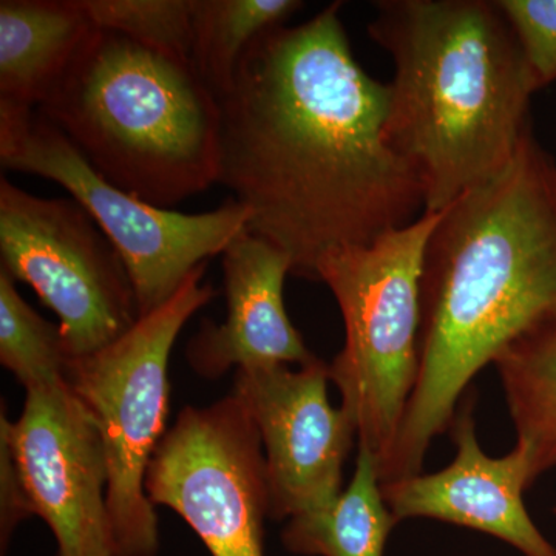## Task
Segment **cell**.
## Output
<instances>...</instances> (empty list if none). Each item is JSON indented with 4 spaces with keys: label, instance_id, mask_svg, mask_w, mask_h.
<instances>
[{
    "label": "cell",
    "instance_id": "cell-1",
    "mask_svg": "<svg viewBox=\"0 0 556 556\" xmlns=\"http://www.w3.org/2000/svg\"><path fill=\"white\" fill-rule=\"evenodd\" d=\"M340 11L260 36L218 100L219 185L248 208L249 232L316 281L327 255L426 212L419 179L388 142V84L358 64Z\"/></svg>",
    "mask_w": 556,
    "mask_h": 556
},
{
    "label": "cell",
    "instance_id": "cell-20",
    "mask_svg": "<svg viewBox=\"0 0 556 556\" xmlns=\"http://www.w3.org/2000/svg\"><path fill=\"white\" fill-rule=\"evenodd\" d=\"M519 40L538 90L556 80V0H497Z\"/></svg>",
    "mask_w": 556,
    "mask_h": 556
},
{
    "label": "cell",
    "instance_id": "cell-2",
    "mask_svg": "<svg viewBox=\"0 0 556 556\" xmlns=\"http://www.w3.org/2000/svg\"><path fill=\"white\" fill-rule=\"evenodd\" d=\"M439 217L420 278L419 375L380 481L422 473L471 380L556 325V161L533 137Z\"/></svg>",
    "mask_w": 556,
    "mask_h": 556
},
{
    "label": "cell",
    "instance_id": "cell-8",
    "mask_svg": "<svg viewBox=\"0 0 556 556\" xmlns=\"http://www.w3.org/2000/svg\"><path fill=\"white\" fill-rule=\"evenodd\" d=\"M0 258L58 318L70 358L119 339L139 318L123 258L78 201L0 181Z\"/></svg>",
    "mask_w": 556,
    "mask_h": 556
},
{
    "label": "cell",
    "instance_id": "cell-7",
    "mask_svg": "<svg viewBox=\"0 0 556 556\" xmlns=\"http://www.w3.org/2000/svg\"><path fill=\"white\" fill-rule=\"evenodd\" d=\"M0 164L56 182L89 212L126 265L139 317L160 308L193 270L248 230V208L233 199L211 212L182 214L116 188L38 109L0 102Z\"/></svg>",
    "mask_w": 556,
    "mask_h": 556
},
{
    "label": "cell",
    "instance_id": "cell-13",
    "mask_svg": "<svg viewBox=\"0 0 556 556\" xmlns=\"http://www.w3.org/2000/svg\"><path fill=\"white\" fill-rule=\"evenodd\" d=\"M226 318L204 320L186 357L201 378L215 380L229 369L313 364L317 356L285 308L283 288L292 262L276 244L247 232L223 252Z\"/></svg>",
    "mask_w": 556,
    "mask_h": 556
},
{
    "label": "cell",
    "instance_id": "cell-14",
    "mask_svg": "<svg viewBox=\"0 0 556 556\" xmlns=\"http://www.w3.org/2000/svg\"><path fill=\"white\" fill-rule=\"evenodd\" d=\"M93 30L79 0H2L0 102L38 109Z\"/></svg>",
    "mask_w": 556,
    "mask_h": 556
},
{
    "label": "cell",
    "instance_id": "cell-19",
    "mask_svg": "<svg viewBox=\"0 0 556 556\" xmlns=\"http://www.w3.org/2000/svg\"><path fill=\"white\" fill-rule=\"evenodd\" d=\"M93 27L190 62L193 0H79Z\"/></svg>",
    "mask_w": 556,
    "mask_h": 556
},
{
    "label": "cell",
    "instance_id": "cell-15",
    "mask_svg": "<svg viewBox=\"0 0 556 556\" xmlns=\"http://www.w3.org/2000/svg\"><path fill=\"white\" fill-rule=\"evenodd\" d=\"M399 525L382 493L378 460L358 445L356 470L327 507L288 519L281 541L302 556H383Z\"/></svg>",
    "mask_w": 556,
    "mask_h": 556
},
{
    "label": "cell",
    "instance_id": "cell-6",
    "mask_svg": "<svg viewBox=\"0 0 556 556\" xmlns=\"http://www.w3.org/2000/svg\"><path fill=\"white\" fill-rule=\"evenodd\" d=\"M204 273L206 263L115 342L68 362V387L97 422L108 459L113 556L159 555V517L146 475L167 433L172 350L189 318L215 298Z\"/></svg>",
    "mask_w": 556,
    "mask_h": 556
},
{
    "label": "cell",
    "instance_id": "cell-18",
    "mask_svg": "<svg viewBox=\"0 0 556 556\" xmlns=\"http://www.w3.org/2000/svg\"><path fill=\"white\" fill-rule=\"evenodd\" d=\"M70 356L60 325L25 302L16 280L0 268V364L25 390L67 380Z\"/></svg>",
    "mask_w": 556,
    "mask_h": 556
},
{
    "label": "cell",
    "instance_id": "cell-17",
    "mask_svg": "<svg viewBox=\"0 0 556 556\" xmlns=\"http://www.w3.org/2000/svg\"><path fill=\"white\" fill-rule=\"evenodd\" d=\"M302 9L300 0H193L190 64L219 100L249 47Z\"/></svg>",
    "mask_w": 556,
    "mask_h": 556
},
{
    "label": "cell",
    "instance_id": "cell-16",
    "mask_svg": "<svg viewBox=\"0 0 556 556\" xmlns=\"http://www.w3.org/2000/svg\"><path fill=\"white\" fill-rule=\"evenodd\" d=\"M495 367L536 481L556 468V325L508 348Z\"/></svg>",
    "mask_w": 556,
    "mask_h": 556
},
{
    "label": "cell",
    "instance_id": "cell-22",
    "mask_svg": "<svg viewBox=\"0 0 556 556\" xmlns=\"http://www.w3.org/2000/svg\"><path fill=\"white\" fill-rule=\"evenodd\" d=\"M555 514H556V507H555Z\"/></svg>",
    "mask_w": 556,
    "mask_h": 556
},
{
    "label": "cell",
    "instance_id": "cell-9",
    "mask_svg": "<svg viewBox=\"0 0 556 556\" xmlns=\"http://www.w3.org/2000/svg\"><path fill=\"white\" fill-rule=\"evenodd\" d=\"M265 466L257 427L230 394L179 413L150 460L146 493L185 519L212 556H265Z\"/></svg>",
    "mask_w": 556,
    "mask_h": 556
},
{
    "label": "cell",
    "instance_id": "cell-11",
    "mask_svg": "<svg viewBox=\"0 0 556 556\" xmlns=\"http://www.w3.org/2000/svg\"><path fill=\"white\" fill-rule=\"evenodd\" d=\"M328 364L237 369L232 396L262 439L269 518L288 521L327 507L342 493L343 468L357 441L353 420L328 396Z\"/></svg>",
    "mask_w": 556,
    "mask_h": 556
},
{
    "label": "cell",
    "instance_id": "cell-4",
    "mask_svg": "<svg viewBox=\"0 0 556 556\" xmlns=\"http://www.w3.org/2000/svg\"><path fill=\"white\" fill-rule=\"evenodd\" d=\"M38 110L98 174L153 206L218 182L222 108L189 61L94 27Z\"/></svg>",
    "mask_w": 556,
    "mask_h": 556
},
{
    "label": "cell",
    "instance_id": "cell-3",
    "mask_svg": "<svg viewBox=\"0 0 556 556\" xmlns=\"http://www.w3.org/2000/svg\"><path fill=\"white\" fill-rule=\"evenodd\" d=\"M368 24L394 78L386 134L426 212L501 174L530 127L535 79L497 0H380Z\"/></svg>",
    "mask_w": 556,
    "mask_h": 556
},
{
    "label": "cell",
    "instance_id": "cell-10",
    "mask_svg": "<svg viewBox=\"0 0 556 556\" xmlns=\"http://www.w3.org/2000/svg\"><path fill=\"white\" fill-rule=\"evenodd\" d=\"M0 430L56 555L113 556L108 459L97 422L67 380L28 388L20 419L2 413Z\"/></svg>",
    "mask_w": 556,
    "mask_h": 556
},
{
    "label": "cell",
    "instance_id": "cell-12",
    "mask_svg": "<svg viewBox=\"0 0 556 556\" xmlns=\"http://www.w3.org/2000/svg\"><path fill=\"white\" fill-rule=\"evenodd\" d=\"M448 431L456 456L447 467L382 482L397 521L437 519L495 536L525 556H556L525 506L535 482L526 450L517 444L506 456L486 455L478 441L475 394L460 401Z\"/></svg>",
    "mask_w": 556,
    "mask_h": 556
},
{
    "label": "cell",
    "instance_id": "cell-5",
    "mask_svg": "<svg viewBox=\"0 0 556 556\" xmlns=\"http://www.w3.org/2000/svg\"><path fill=\"white\" fill-rule=\"evenodd\" d=\"M438 217L424 212L375 243L332 252L317 268L345 325L329 380L356 427L357 445L378 468L394 447L419 375L420 278Z\"/></svg>",
    "mask_w": 556,
    "mask_h": 556
},
{
    "label": "cell",
    "instance_id": "cell-21",
    "mask_svg": "<svg viewBox=\"0 0 556 556\" xmlns=\"http://www.w3.org/2000/svg\"><path fill=\"white\" fill-rule=\"evenodd\" d=\"M35 517L10 439L0 430V543L2 554L24 519Z\"/></svg>",
    "mask_w": 556,
    "mask_h": 556
}]
</instances>
